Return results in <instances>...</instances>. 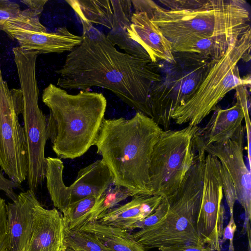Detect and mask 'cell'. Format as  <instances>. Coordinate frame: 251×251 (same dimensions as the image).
I'll list each match as a JSON object with an SVG mask.
<instances>
[{
  "instance_id": "7402d4cb",
  "label": "cell",
  "mask_w": 251,
  "mask_h": 251,
  "mask_svg": "<svg viewBox=\"0 0 251 251\" xmlns=\"http://www.w3.org/2000/svg\"><path fill=\"white\" fill-rule=\"evenodd\" d=\"M79 230L98 238L113 251H146L128 230L94 222L88 223Z\"/></svg>"
},
{
  "instance_id": "8992f818",
  "label": "cell",
  "mask_w": 251,
  "mask_h": 251,
  "mask_svg": "<svg viewBox=\"0 0 251 251\" xmlns=\"http://www.w3.org/2000/svg\"><path fill=\"white\" fill-rule=\"evenodd\" d=\"M251 46L250 29L223 56L211 60L203 78L183 104L174 111L172 120L179 125L188 123L198 126L229 92L240 85L250 86V75L241 77L238 63L242 59L250 60Z\"/></svg>"
},
{
  "instance_id": "2e32d148",
  "label": "cell",
  "mask_w": 251,
  "mask_h": 251,
  "mask_svg": "<svg viewBox=\"0 0 251 251\" xmlns=\"http://www.w3.org/2000/svg\"><path fill=\"white\" fill-rule=\"evenodd\" d=\"M244 113L237 101L226 109L216 107L207 124L199 127L195 133L193 140L195 155L205 157L206 146L231 137L242 125Z\"/></svg>"
},
{
  "instance_id": "52a82bcc",
  "label": "cell",
  "mask_w": 251,
  "mask_h": 251,
  "mask_svg": "<svg viewBox=\"0 0 251 251\" xmlns=\"http://www.w3.org/2000/svg\"><path fill=\"white\" fill-rule=\"evenodd\" d=\"M22 91L21 114L27 147L29 189L35 193L45 178V147L49 139L47 118L38 104L39 92L36 78L37 51L16 47L12 49Z\"/></svg>"
},
{
  "instance_id": "9a60e30c",
  "label": "cell",
  "mask_w": 251,
  "mask_h": 251,
  "mask_svg": "<svg viewBox=\"0 0 251 251\" xmlns=\"http://www.w3.org/2000/svg\"><path fill=\"white\" fill-rule=\"evenodd\" d=\"M33 217L31 232L23 251H64L66 230L62 214L55 208H44L38 201Z\"/></svg>"
},
{
  "instance_id": "5bb4252c",
  "label": "cell",
  "mask_w": 251,
  "mask_h": 251,
  "mask_svg": "<svg viewBox=\"0 0 251 251\" xmlns=\"http://www.w3.org/2000/svg\"><path fill=\"white\" fill-rule=\"evenodd\" d=\"M1 30L11 39H16L21 48L37 51L39 54L71 51L83 40L82 35L73 34L66 27H59L52 32H42L7 22Z\"/></svg>"
},
{
  "instance_id": "4dcf8cb0",
  "label": "cell",
  "mask_w": 251,
  "mask_h": 251,
  "mask_svg": "<svg viewBox=\"0 0 251 251\" xmlns=\"http://www.w3.org/2000/svg\"><path fill=\"white\" fill-rule=\"evenodd\" d=\"M237 101L241 106L244 113V120L246 124L251 123L250 112V97L246 86L240 85L235 88Z\"/></svg>"
},
{
  "instance_id": "277c9868",
  "label": "cell",
  "mask_w": 251,
  "mask_h": 251,
  "mask_svg": "<svg viewBox=\"0 0 251 251\" xmlns=\"http://www.w3.org/2000/svg\"><path fill=\"white\" fill-rule=\"evenodd\" d=\"M146 12L171 44L192 36H221L236 41L251 29L250 8L244 0H206L192 10L172 11L151 0H131Z\"/></svg>"
},
{
  "instance_id": "d4e9b609",
  "label": "cell",
  "mask_w": 251,
  "mask_h": 251,
  "mask_svg": "<svg viewBox=\"0 0 251 251\" xmlns=\"http://www.w3.org/2000/svg\"><path fill=\"white\" fill-rule=\"evenodd\" d=\"M66 246L81 251H113L98 238L82 230L66 231Z\"/></svg>"
},
{
  "instance_id": "4fadbf2b",
  "label": "cell",
  "mask_w": 251,
  "mask_h": 251,
  "mask_svg": "<svg viewBox=\"0 0 251 251\" xmlns=\"http://www.w3.org/2000/svg\"><path fill=\"white\" fill-rule=\"evenodd\" d=\"M245 127L241 125L229 138L206 146L205 153L217 157L226 168L234 184L237 201L245 212L244 228L251 242V172L244 159Z\"/></svg>"
},
{
  "instance_id": "5b68a950",
  "label": "cell",
  "mask_w": 251,
  "mask_h": 251,
  "mask_svg": "<svg viewBox=\"0 0 251 251\" xmlns=\"http://www.w3.org/2000/svg\"><path fill=\"white\" fill-rule=\"evenodd\" d=\"M205 158L195 156L180 186L166 197V215L155 225L131 234L146 251L177 245L204 246L196 229L203 188Z\"/></svg>"
},
{
  "instance_id": "e575fe53",
  "label": "cell",
  "mask_w": 251,
  "mask_h": 251,
  "mask_svg": "<svg viewBox=\"0 0 251 251\" xmlns=\"http://www.w3.org/2000/svg\"><path fill=\"white\" fill-rule=\"evenodd\" d=\"M21 1L26 5L28 8L35 11L39 15L41 16L44 9L45 4L48 0H24Z\"/></svg>"
},
{
  "instance_id": "1f68e13d",
  "label": "cell",
  "mask_w": 251,
  "mask_h": 251,
  "mask_svg": "<svg viewBox=\"0 0 251 251\" xmlns=\"http://www.w3.org/2000/svg\"><path fill=\"white\" fill-rule=\"evenodd\" d=\"M15 189H22L21 184L6 178L0 171V191L4 192L12 201H15L18 196L14 191Z\"/></svg>"
},
{
  "instance_id": "6da1fadb",
  "label": "cell",
  "mask_w": 251,
  "mask_h": 251,
  "mask_svg": "<svg viewBox=\"0 0 251 251\" xmlns=\"http://www.w3.org/2000/svg\"><path fill=\"white\" fill-rule=\"evenodd\" d=\"M80 21L83 40L56 71L60 76L57 85L83 91L106 89L136 112L152 118L150 94L153 84L161 80L159 64L118 51L102 32Z\"/></svg>"
},
{
  "instance_id": "603a6c76",
  "label": "cell",
  "mask_w": 251,
  "mask_h": 251,
  "mask_svg": "<svg viewBox=\"0 0 251 251\" xmlns=\"http://www.w3.org/2000/svg\"><path fill=\"white\" fill-rule=\"evenodd\" d=\"M134 196L133 192L124 187L114 184L112 185L96 199L84 226L88 223L99 221L109 211L116 207L120 202L129 197Z\"/></svg>"
},
{
  "instance_id": "44dd1931",
  "label": "cell",
  "mask_w": 251,
  "mask_h": 251,
  "mask_svg": "<svg viewBox=\"0 0 251 251\" xmlns=\"http://www.w3.org/2000/svg\"><path fill=\"white\" fill-rule=\"evenodd\" d=\"M236 41L221 36H192L171 45L174 53H195L213 59L223 56Z\"/></svg>"
},
{
  "instance_id": "836d02e7",
  "label": "cell",
  "mask_w": 251,
  "mask_h": 251,
  "mask_svg": "<svg viewBox=\"0 0 251 251\" xmlns=\"http://www.w3.org/2000/svg\"><path fill=\"white\" fill-rule=\"evenodd\" d=\"M159 251H214L205 246L177 245L158 249Z\"/></svg>"
},
{
  "instance_id": "7a4b0ae2",
  "label": "cell",
  "mask_w": 251,
  "mask_h": 251,
  "mask_svg": "<svg viewBox=\"0 0 251 251\" xmlns=\"http://www.w3.org/2000/svg\"><path fill=\"white\" fill-rule=\"evenodd\" d=\"M163 129L140 112L131 119L104 118L95 146L114 184L136 195H153L149 169L153 147Z\"/></svg>"
},
{
  "instance_id": "3957f363",
  "label": "cell",
  "mask_w": 251,
  "mask_h": 251,
  "mask_svg": "<svg viewBox=\"0 0 251 251\" xmlns=\"http://www.w3.org/2000/svg\"><path fill=\"white\" fill-rule=\"evenodd\" d=\"M50 109L49 139L59 159H75L95 145L107 106L102 93L80 91L76 95L50 83L42 94Z\"/></svg>"
},
{
  "instance_id": "ffe728a7",
  "label": "cell",
  "mask_w": 251,
  "mask_h": 251,
  "mask_svg": "<svg viewBox=\"0 0 251 251\" xmlns=\"http://www.w3.org/2000/svg\"><path fill=\"white\" fill-rule=\"evenodd\" d=\"M163 196L136 195L129 202L112 209L97 221L100 224L133 230L134 225L151 214L161 202Z\"/></svg>"
},
{
  "instance_id": "8fae6325",
  "label": "cell",
  "mask_w": 251,
  "mask_h": 251,
  "mask_svg": "<svg viewBox=\"0 0 251 251\" xmlns=\"http://www.w3.org/2000/svg\"><path fill=\"white\" fill-rule=\"evenodd\" d=\"M64 165L58 158H46L47 187L55 208L63 213L72 203L90 196L96 199L114 184L111 173L102 160L81 169L69 186L63 181Z\"/></svg>"
},
{
  "instance_id": "4316f807",
  "label": "cell",
  "mask_w": 251,
  "mask_h": 251,
  "mask_svg": "<svg viewBox=\"0 0 251 251\" xmlns=\"http://www.w3.org/2000/svg\"><path fill=\"white\" fill-rule=\"evenodd\" d=\"M168 208L167 199L163 197L156 209L144 220L136 223L133 226V230L136 228L146 229L155 225L165 217L168 212Z\"/></svg>"
},
{
  "instance_id": "83f0119b",
  "label": "cell",
  "mask_w": 251,
  "mask_h": 251,
  "mask_svg": "<svg viewBox=\"0 0 251 251\" xmlns=\"http://www.w3.org/2000/svg\"><path fill=\"white\" fill-rule=\"evenodd\" d=\"M22 13L17 3L9 0H0V30L7 22L17 18Z\"/></svg>"
},
{
  "instance_id": "ac0fdd59",
  "label": "cell",
  "mask_w": 251,
  "mask_h": 251,
  "mask_svg": "<svg viewBox=\"0 0 251 251\" xmlns=\"http://www.w3.org/2000/svg\"><path fill=\"white\" fill-rule=\"evenodd\" d=\"M79 20L115 30L123 25L130 14L126 0H66Z\"/></svg>"
},
{
  "instance_id": "8d00e7d4",
  "label": "cell",
  "mask_w": 251,
  "mask_h": 251,
  "mask_svg": "<svg viewBox=\"0 0 251 251\" xmlns=\"http://www.w3.org/2000/svg\"><path fill=\"white\" fill-rule=\"evenodd\" d=\"M8 251V250H6V251Z\"/></svg>"
},
{
  "instance_id": "f546056e",
  "label": "cell",
  "mask_w": 251,
  "mask_h": 251,
  "mask_svg": "<svg viewBox=\"0 0 251 251\" xmlns=\"http://www.w3.org/2000/svg\"><path fill=\"white\" fill-rule=\"evenodd\" d=\"M9 236L6 225V204L0 197V251H5L9 247Z\"/></svg>"
},
{
  "instance_id": "9c48e42d",
  "label": "cell",
  "mask_w": 251,
  "mask_h": 251,
  "mask_svg": "<svg viewBox=\"0 0 251 251\" xmlns=\"http://www.w3.org/2000/svg\"><path fill=\"white\" fill-rule=\"evenodd\" d=\"M23 103L22 90L9 89L0 69V167L19 184L26 180L28 171L26 140L18 119Z\"/></svg>"
},
{
  "instance_id": "f1b7e54d",
  "label": "cell",
  "mask_w": 251,
  "mask_h": 251,
  "mask_svg": "<svg viewBox=\"0 0 251 251\" xmlns=\"http://www.w3.org/2000/svg\"><path fill=\"white\" fill-rule=\"evenodd\" d=\"M206 0H160L162 5L172 11H186L197 9L202 6Z\"/></svg>"
},
{
  "instance_id": "30bf717a",
  "label": "cell",
  "mask_w": 251,
  "mask_h": 251,
  "mask_svg": "<svg viewBox=\"0 0 251 251\" xmlns=\"http://www.w3.org/2000/svg\"><path fill=\"white\" fill-rule=\"evenodd\" d=\"M185 63L176 68L163 81L153 84L150 94L152 119L164 130L170 129L174 111L198 86L212 59L184 53Z\"/></svg>"
},
{
  "instance_id": "e0dca14e",
  "label": "cell",
  "mask_w": 251,
  "mask_h": 251,
  "mask_svg": "<svg viewBox=\"0 0 251 251\" xmlns=\"http://www.w3.org/2000/svg\"><path fill=\"white\" fill-rule=\"evenodd\" d=\"M38 201L28 189L6 204V225L9 236V251H23L29 240L33 224V209Z\"/></svg>"
},
{
  "instance_id": "d6a6232c",
  "label": "cell",
  "mask_w": 251,
  "mask_h": 251,
  "mask_svg": "<svg viewBox=\"0 0 251 251\" xmlns=\"http://www.w3.org/2000/svg\"><path fill=\"white\" fill-rule=\"evenodd\" d=\"M237 226L233 215L230 216V219L227 225L224 227L223 232L222 242L223 244L227 240H229L228 251H235L233 245V238L236 231Z\"/></svg>"
},
{
  "instance_id": "484cf974",
  "label": "cell",
  "mask_w": 251,
  "mask_h": 251,
  "mask_svg": "<svg viewBox=\"0 0 251 251\" xmlns=\"http://www.w3.org/2000/svg\"><path fill=\"white\" fill-rule=\"evenodd\" d=\"M221 176L224 195L228 205L229 214L233 215V209L237 201L236 191L233 181L226 168L221 164Z\"/></svg>"
},
{
  "instance_id": "ba28073f",
  "label": "cell",
  "mask_w": 251,
  "mask_h": 251,
  "mask_svg": "<svg viewBox=\"0 0 251 251\" xmlns=\"http://www.w3.org/2000/svg\"><path fill=\"white\" fill-rule=\"evenodd\" d=\"M198 126L163 130L151 154L149 177L153 195L167 197L181 185L194 163L193 140Z\"/></svg>"
},
{
  "instance_id": "7c38bea8",
  "label": "cell",
  "mask_w": 251,
  "mask_h": 251,
  "mask_svg": "<svg viewBox=\"0 0 251 251\" xmlns=\"http://www.w3.org/2000/svg\"><path fill=\"white\" fill-rule=\"evenodd\" d=\"M221 163L209 154L206 155L203 168V188L196 220V229L204 246L221 251L226 210L221 176Z\"/></svg>"
},
{
  "instance_id": "d590c367",
  "label": "cell",
  "mask_w": 251,
  "mask_h": 251,
  "mask_svg": "<svg viewBox=\"0 0 251 251\" xmlns=\"http://www.w3.org/2000/svg\"><path fill=\"white\" fill-rule=\"evenodd\" d=\"M64 251H81L77 249H75L70 247L67 246L65 249Z\"/></svg>"
},
{
  "instance_id": "cb8c5ba5",
  "label": "cell",
  "mask_w": 251,
  "mask_h": 251,
  "mask_svg": "<svg viewBox=\"0 0 251 251\" xmlns=\"http://www.w3.org/2000/svg\"><path fill=\"white\" fill-rule=\"evenodd\" d=\"M96 201L95 196H90L71 204L62 213L66 231L79 230L84 226L88 215Z\"/></svg>"
},
{
  "instance_id": "d6986e66",
  "label": "cell",
  "mask_w": 251,
  "mask_h": 251,
  "mask_svg": "<svg viewBox=\"0 0 251 251\" xmlns=\"http://www.w3.org/2000/svg\"><path fill=\"white\" fill-rule=\"evenodd\" d=\"M128 33L130 38L146 51L153 62L157 63L162 60L176 63L171 42L146 12L134 11Z\"/></svg>"
}]
</instances>
